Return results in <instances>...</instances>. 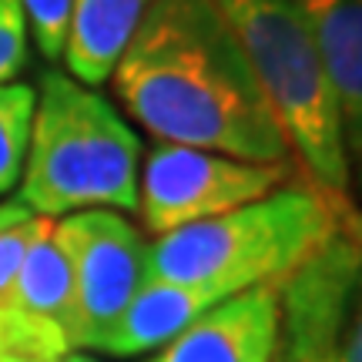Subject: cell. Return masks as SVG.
I'll return each mask as SVG.
<instances>
[{
  "mask_svg": "<svg viewBox=\"0 0 362 362\" xmlns=\"http://www.w3.org/2000/svg\"><path fill=\"white\" fill-rule=\"evenodd\" d=\"M352 202L315 185H288L248 205L158 235L148 245V279L178 282L221 302L255 285H279L336 232Z\"/></svg>",
  "mask_w": 362,
  "mask_h": 362,
  "instance_id": "2",
  "label": "cell"
},
{
  "mask_svg": "<svg viewBox=\"0 0 362 362\" xmlns=\"http://www.w3.org/2000/svg\"><path fill=\"white\" fill-rule=\"evenodd\" d=\"M296 362H339V352H332V356H305V359H296Z\"/></svg>",
  "mask_w": 362,
  "mask_h": 362,
  "instance_id": "20",
  "label": "cell"
},
{
  "mask_svg": "<svg viewBox=\"0 0 362 362\" xmlns=\"http://www.w3.org/2000/svg\"><path fill=\"white\" fill-rule=\"evenodd\" d=\"M148 362H282L279 285L221 298Z\"/></svg>",
  "mask_w": 362,
  "mask_h": 362,
  "instance_id": "8",
  "label": "cell"
},
{
  "mask_svg": "<svg viewBox=\"0 0 362 362\" xmlns=\"http://www.w3.org/2000/svg\"><path fill=\"white\" fill-rule=\"evenodd\" d=\"M37 94L27 84L7 81L0 84V194H7L21 181L30 141V121H34Z\"/></svg>",
  "mask_w": 362,
  "mask_h": 362,
  "instance_id": "13",
  "label": "cell"
},
{
  "mask_svg": "<svg viewBox=\"0 0 362 362\" xmlns=\"http://www.w3.org/2000/svg\"><path fill=\"white\" fill-rule=\"evenodd\" d=\"M211 305H218V302L208 292H198V288H188V285H178V282L148 279L134 292L128 309L121 312V319L115 322L111 336L104 339L101 352L128 359V356L161 349V346H168L171 339L178 332H185Z\"/></svg>",
  "mask_w": 362,
  "mask_h": 362,
  "instance_id": "11",
  "label": "cell"
},
{
  "mask_svg": "<svg viewBox=\"0 0 362 362\" xmlns=\"http://www.w3.org/2000/svg\"><path fill=\"white\" fill-rule=\"evenodd\" d=\"M325 57L339 104L349 202L362 211V0H292Z\"/></svg>",
  "mask_w": 362,
  "mask_h": 362,
  "instance_id": "9",
  "label": "cell"
},
{
  "mask_svg": "<svg viewBox=\"0 0 362 362\" xmlns=\"http://www.w3.org/2000/svg\"><path fill=\"white\" fill-rule=\"evenodd\" d=\"M57 362H101V359H94V356H88V352H81V349H71V352H64Z\"/></svg>",
  "mask_w": 362,
  "mask_h": 362,
  "instance_id": "19",
  "label": "cell"
},
{
  "mask_svg": "<svg viewBox=\"0 0 362 362\" xmlns=\"http://www.w3.org/2000/svg\"><path fill=\"white\" fill-rule=\"evenodd\" d=\"M362 282V211L342 215L336 232L292 275L279 282L282 362L332 356L342 346V325Z\"/></svg>",
  "mask_w": 362,
  "mask_h": 362,
  "instance_id": "7",
  "label": "cell"
},
{
  "mask_svg": "<svg viewBox=\"0 0 362 362\" xmlns=\"http://www.w3.org/2000/svg\"><path fill=\"white\" fill-rule=\"evenodd\" d=\"M221 11L315 188L349 202L339 104L319 40L292 0H211Z\"/></svg>",
  "mask_w": 362,
  "mask_h": 362,
  "instance_id": "4",
  "label": "cell"
},
{
  "mask_svg": "<svg viewBox=\"0 0 362 362\" xmlns=\"http://www.w3.org/2000/svg\"><path fill=\"white\" fill-rule=\"evenodd\" d=\"M27 21V34L34 37L40 57L61 61L71 21V0H21Z\"/></svg>",
  "mask_w": 362,
  "mask_h": 362,
  "instance_id": "16",
  "label": "cell"
},
{
  "mask_svg": "<svg viewBox=\"0 0 362 362\" xmlns=\"http://www.w3.org/2000/svg\"><path fill=\"white\" fill-rule=\"evenodd\" d=\"M111 78L131 117L158 141L288 165L282 124L211 0H151Z\"/></svg>",
  "mask_w": 362,
  "mask_h": 362,
  "instance_id": "1",
  "label": "cell"
},
{
  "mask_svg": "<svg viewBox=\"0 0 362 362\" xmlns=\"http://www.w3.org/2000/svg\"><path fill=\"white\" fill-rule=\"evenodd\" d=\"M71 342L54 325L0 305V362H57Z\"/></svg>",
  "mask_w": 362,
  "mask_h": 362,
  "instance_id": "14",
  "label": "cell"
},
{
  "mask_svg": "<svg viewBox=\"0 0 362 362\" xmlns=\"http://www.w3.org/2000/svg\"><path fill=\"white\" fill-rule=\"evenodd\" d=\"M339 362H362V309L356 315V322H352L346 342L339 346Z\"/></svg>",
  "mask_w": 362,
  "mask_h": 362,
  "instance_id": "18",
  "label": "cell"
},
{
  "mask_svg": "<svg viewBox=\"0 0 362 362\" xmlns=\"http://www.w3.org/2000/svg\"><path fill=\"white\" fill-rule=\"evenodd\" d=\"M27 64V21L21 0H0V84L21 74Z\"/></svg>",
  "mask_w": 362,
  "mask_h": 362,
  "instance_id": "17",
  "label": "cell"
},
{
  "mask_svg": "<svg viewBox=\"0 0 362 362\" xmlns=\"http://www.w3.org/2000/svg\"><path fill=\"white\" fill-rule=\"evenodd\" d=\"M40 225H44V215H34L21 198L0 205V305H7L17 269Z\"/></svg>",
  "mask_w": 362,
  "mask_h": 362,
  "instance_id": "15",
  "label": "cell"
},
{
  "mask_svg": "<svg viewBox=\"0 0 362 362\" xmlns=\"http://www.w3.org/2000/svg\"><path fill=\"white\" fill-rule=\"evenodd\" d=\"M141 138L115 104L71 74L47 71L34 101L21 202L64 218L88 208L138 211Z\"/></svg>",
  "mask_w": 362,
  "mask_h": 362,
  "instance_id": "3",
  "label": "cell"
},
{
  "mask_svg": "<svg viewBox=\"0 0 362 362\" xmlns=\"http://www.w3.org/2000/svg\"><path fill=\"white\" fill-rule=\"evenodd\" d=\"M54 238L74 275V349L101 352L121 312L148 282V242L111 208L54 218Z\"/></svg>",
  "mask_w": 362,
  "mask_h": 362,
  "instance_id": "6",
  "label": "cell"
},
{
  "mask_svg": "<svg viewBox=\"0 0 362 362\" xmlns=\"http://www.w3.org/2000/svg\"><path fill=\"white\" fill-rule=\"evenodd\" d=\"M285 175L288 165H259L205 148L158 141L138 175V211L148 232L168 235L259 202L282 188Z\"/></svg>",
  "mask_w": 362,
  "mask_h": 362,
  "instance_id": "5",
  "label": "cell"
},
{
  "mask_svg": "<svg viewBox=\"0 0 362 362\" xmlns=\"http://www.w3.org/2000/svg\"><path fill=\"white\" fill-rule=\"evenodd\" d=\"M7 305L54 325L74 349V275L64 248L54 238V218H44L11 285Z\"/></svg>",
  "mask_w": 362,
  "mask_h": 362,
  "instance_id": "12",
  "label": "cell"
},
{
  "mask_svg": "<svg viewBox=\"0 0 362 362\" xmlns=\"http://www.w3.org/2000/svg\"><path fill=\"white\" fill-rule=\"evenodd\" d=\"M151 0H71L64 64L71 78L98 88L115 74V64L134 37Z\"/></svg>",
  "mask_w": 362,
  "mask_h": 362,
  "instance_id": "10",
  "label": "cell"
}]
</instances>
